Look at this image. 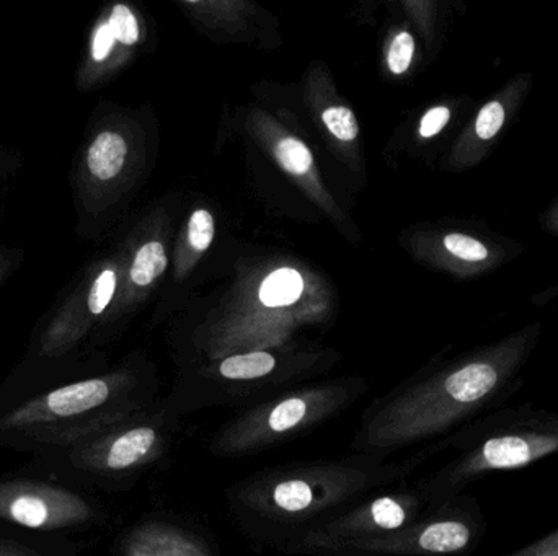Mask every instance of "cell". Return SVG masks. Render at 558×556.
<instances>
[{
	"instance_id": "obj_22",
	"label": "cell",
	"mask_w": 558,
	"mask_h": 556,
	"mask_svg": "<svg viewBox=\"0 0 558 556\" xmlns=\"http://www.w3.org/2000/svg\"><path fill=\"white\" fill-rule=\"evenodd\" d=\"M500 556H558V529L546 538L537 539L526 547Z\"/></svg>"
},
{
	"instance_id": "obj_4",
	"label": "cell",
	"mask_w": 558,
	"mask_h": 556,
	"mask_svg": "<svg viewBox=\"0 0 558 556\" xmlns=\"http://www.w3.org/2000/svg\"><path fill=\"white\" fill-rule=\"evenodd\" d=\"M360 395L356 385H315L260 401L226 421L209 441L211 456H255L338 417Z\"/></svg>"
},
{
	"instance_id": "obj_8",
	"label": "cell",
	"mask_w": 558,
	"mask_h": 556,
	"mask_svg": "<svg viewBox=\"0 0 558 556\" xmlns=\"http://www.w3.org/2000/svg\"><path fill=\"white\" fill-rule=\"evenodd\" d=\"M130 556H215L205 541L189 529L154 522L137 532Z\"/></svg>"
},
{
	"instance_id": "obj_20",
	"label": "cell",
	"mask_w": 558,
	"mask_h": 556,
	"mask_svg": "<svg viewBox=\"0 0 558 556\" xmlns=\"http://www.w3.org/2000/svg\"><path fill=\"white\" fill-rule=\"evenodd\" d=\"M114 287H117V276L113 271H104L95 281L90 296H88V309L92 313H101L107 309L111 297H113Z\"/></svg>"
},
{
	"instance_id": "obj_17",
	"label": "cell",
	"mask_w": 558,
	"mask_h": 556,
	"mask_svg": "<svg viewBox=\"0 0 558 556\" xmlns=\"http://www.w3.org/2000/svg\"><path fill=\"white\" fill-rule=\"evenodd\" d=\"M190 244L195 250H208L215 238V219L205 209H198L190 219Z\"/></svg>"
},
{
	"instance_id": "obj_2",
	"label": "cell",
	"mask_w": 558,
	"mask_h": 556,
	"mask_svg": "<svg viewBox=\"0 0 558 556\" xmlns=\"http://www.w3.org/2000/svg\"><path fill=\"white\" fill-rule=\"evenodd\" d=\"M513 365L469 361L371 405L351 449L387 459L397 450L448 437L501 407L510 395Z\"/></svg>"
},
{
	"instance_id": "obj_23",
	"label": "cell",
	"mask_w": 558,
	"mask_h": 556,
	"mask_svg": "<svg viewBox=\"0 0 558 556\" xmlns=\"http://www.w3.org/2000/svg\"><path fill=\"white\" fill-rule=\"evenodd\" d=\"M451 113L446 107H436L423 116L420 134L423 137H433L448 124Z\"/></svg>"
},
{
	"instance_id": "obj_6",
	"label": "cell",
	"mask_w": 558,
	"mask_h": 556,
	"mask_svg": "<svg viewBox=\"0 0 558 556\" xmlns=\"http://www.w3.org/2000/svg\"><path fill=\"white\" fill-rule=\"evenodd\" d=\"M432 509L416 489L392 490L363 499L311 528L286 538V551L325 555L351 542L383 538L409 528Z\"/></svg>"
},
{
	"instance_id": "obj_24",
	"label": "cell",
	"mask_w": 558,
	"mask_h": 556,
	"mask_svg": "<svg viewBox=\"0 0 558 556\" xmlns=\"http://www.w3.org/2000/svg\"><path fill=\"white\" fill-rule=\"evenodd\" d=\"M114 41H117V38H114L113 32H111L110 25L108 23L107 25H101L97 33H95L94 46H92V54H94L95 61L107 59Z\"/></svg>"
},
{
	"instance_id": "obj_19",
	"label": "cell",
	"mask_w": 558,
	"mask_h": 556,
	"mask_svg": "<svg viewBox=\"0 0 558 556\" xmlns=\"http://www.w3.org/2000/svg\"><path fill=\"white\" fill-rule=\"evenodd\" d=\"M413 51H415V41L409 33H400L389 49V69L393 74H403L412 62Z\"/></svg>"
},
{
	"instance_id": "obj_10",
	"label": "cell",
	"mask_w": 558,
	"mask_h": 556,
	"mask_svg": "<svg viewBox=\"0 0 558 556\" xmlns=\"http://www.w3.org/2000/svg\"><path fill=\"white\" fill-rule=\"evenodd\" d=\"M126 143L117 133H101L88 150V169L97 178L110 180L123 169Z\"/></svg>"
},
{
	"instance_id": "obj_9",
	"label": "cell",
	"mask_w": 558,
	"mask_h": 556,
	"mask_svg": "<svg viewBox=\"0 0 558 556\" xmlns=\"http://www.w3.org/2000/svg\"><path fill=\"white\" fill-rule=\"evenodd\" d=\"M108 398L110 385L101 379H92L52 392L48 397V407L59 417H75L101 407Z\"/></svg>"
},
{
	"instance_id": "obj_21",
	"label": "cell",
	"mask_w": 558,
	"mask_h": 556,
	"mask_svg": "<svg viewBox=\"0 0 558 556\" xmlns=\"http://www.w3.org/2000/svg\"><path fill=\"white\" fill-rule=\"evenodd\" d=\"M505 123V110L500 103L494 101V103L487 104L484 110L481 111L477 118V134L482 139H492L498 131L501 129Z\"/></svg>"
},
{
	"instance_id": "obj_16",
	"label": "cell",
	"mask_w": 558,
	"mask_h": 556,
	"mask_svg": "<svg viewBox=\"0 0 558 556\" xmlns=\"http://www.w3.org/2000/svg\"><path fill=\"white\" fill-rule=\"evenodd\" d=\"M108 25H110L114 38L124 42V45H134L140 39V26H137L136 16L126 5L114 7Z\"/></svg>"
},
{
	"instance_id": "obj_14",
	"label": "cell",
	"mask_w": 558,
	"mask_h": 556,
	"mask_svg": "<svg viewBox=\"0 0 558 556\" xmlns=\"http://www.w3.org/2000/svg\"><path fill=\"white\" fill-rule=\"evenodd\" d=\"M325 126L328 127L335 137L340 140L356 139L360 134V126H357L356 116L353 111L344 107H331L324 111L322 114Z\"/></svg>"
},
{
	"instance_id": "obj_3",
	"label": "cell",
	"mask_w": 558,
	"mask_h": 556,
	"mask_svg": "<svg viewBox=\"0 0 558 556\" xmlns=\"http://www.w3.org/2000/svg\"><path fill=\"white\" fill-rule=\"evenodd\" d=\"M458 456L416 483L432 508L490 473L511 472L558 454V415L533 405L494 411L442 440Z\"/></svg>"
},
{
	"instance_id": "obj_1",
	"label": "cell",
	"mask_w": 558,
	"mask_h": 556,
	"mask_svg": "<svg viewBox=\"0 0 558 556\" xmlns=\"http://www.w3.org/2000/svg\"><path fill=\"white\" fill-rule=\"evenodd\" d=\"M441 450L439 441L402 462L353 454L262 470L228 490L229 506L248 528L286 529L291 535L363 502L376 490L402 482Z\"/></svg>"
},
{
	"instance_id": "obj_7",
	"label": "cell",
	"mask_w": 558,
	"mask_h": 556,
	"mask_svg": "<svg viewBox=\"0 0 558 556\" xmlns=\"http://www.w3.org/2000/svg\"><path fill=\"white\" fill-rule=\"evenodd\" d=\"M179 418L170 417L160 423H144L121 433L105 454V466L114 472L146 466L150 460L162 456L167 443L170 444L175 428L166 430V424L177 423Z\"/></svg>"
},
{
	"instance_id": "obj_12",
	"label": "cell",
	"mask_w": 558,
	"mask_h": 556,
	"mask_svg": "<svg viewBox=\"0 0 558 556\" xmlns=\"http://www.w3.org/2000/svg\"><path fill=\"white\" fill-rule=\"evenodd\" d=\"M167 255L162 244L159 242H149L137 251L134 258L133 268H131V280L137 286H149L157 276L166 271Z\"/></svg>"
},
{
	"instance_id": "obj_18",
	"label": "cell",
	"mask_w": 558,
	"mask_h": 556,
	"mask_svg": "<svg viewBox=\"0 0 558 556\" xmlns=\"http://www.w3.org/2000/svg\"><path fill=\"white\" fill-rule=\"evenodd\" d=\"M446 248L456 257L468 261H482L487 258L488 251L481 242L468 235L451 234L445 238Z\"/></svg>"
},
{
	"instance_id": "obj_11",
	"label": "cell",
	"mask_w": 558,
	"mask_h": 556,
	"mask_svg": "<svg viewBox=\"0 0 558 556\" xmlns=\"http://www.w3.org/2000/svg\"><path fill=\"white\" fill-rule=\"evenodd\" d=\"M302 289H304V281L301 274L291 268H281L271 273L262 284L260 300L267 307L291 306L301 297Z\"/></svg>"
},
{
	"instance_id": "obj_5",
	"label": "cell",
	"mask_w": 558,
	"mask_h": 556,
	"mask_svg": "<svg viewBox=\"0 0 558 556\" xmlns=\"http://www.w3.org/2000/svg\"><path fill=\"white\" fill-rule=\"evenodd\" d=\"M487 522L474 498L456 496L409 528L383 538L338 545L328 556H464L484 538Z\"/></svg>"
},
{
	"instance_id": "obj_15",
	"label": "cell",
	"mask_w": 558,
	"mask_h": 556,
	"mask_svg": "<svg viewBox=\"0 0 558 556\" xmlns=\"http://www.w3.org/2000/svg\"><path fill=\"white\" fill-rule=\"evenodd\" d=\"M10 512L16 522L26 528H41L48 519V508L41 499L35 498V496H22V498L15 499Z\"/></svg>"
},
{
	"instance_id": "obj_13",
	"label": "cell",
	"mask_w": 558,
	"mask_h": 556,
	"mask_svg": "<svg viewBox=\"0 0 558 556\" xmlns=\"http://www.w3.org/2000/svg\"><path fill=\"white\" fill-rule=\"evenodd\" d=\"M279 163L284 166L286 172L302 175L308 172L312 165V153L304 144L298 139H282L277 149Z\"/></svg>"
}]
</instances>
